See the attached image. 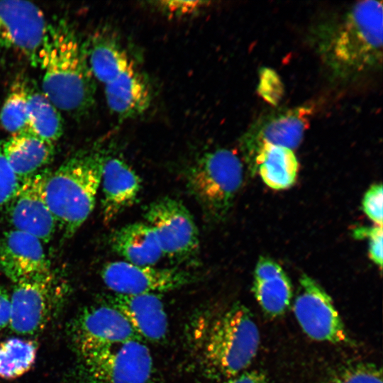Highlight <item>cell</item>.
<instances>
[{
	"label": "cell",
	"instance_id": "cell-1",
	"mask_svg": "<svg viewBox=\"0 0 383 383\" xmlns=\"http://www.w3.org/2000/svg\"><path fill=\"white\" fill-rule=\"evenodd\" d=\"M309 39L334 81L353 82L379 69L382 1H358L321 18L311 28Z\"/></svg>",
	"mask_w": 383,
	"mask_h": 383
},
{
	"label": "cell",
	"instance_id": "cell-2",
	"mask_svg": "<svg viewBox=\"0 0 383 383\" xmlns=\"http://www.w3.org/2000/svg\"><path fill=\"white\" fill-rule=\"evenodd\" d=\"M42 91L60 110L80 116L95 103L96 84L85 44L65 20L49 23L38 53Z\"/></svg>",
	"mask_w": 383,
	"mask_h": 383
},
{
	"label": "cell",
	"instance_id": "cell-3",
	"mask_svg": "<svg viewBox=\"0 0 383 383\" xmlns=\"http://www.w3.org/2000/svg\"><path fill=\"white\" fill-rule=\"evenodd\" d=\"M107 153L99 148L81 150L47 180L46 200L66 238L77 233L94 209Z\"/></svg>",
	"mask_w": 383,
	"mask_h": 383
},
{
	"label": "cell",
	"instance_id": "cell-4",
	"mask_svg": "<svg viewBox=\"0 0 383 383\" xmlns=\"http://www.w3.org/2000/svg\"><path fill=\"white\" fill-rule=\"evenodd\" d=\"M204 363L226 379L246 370L260 345V332L250 310L235 304L205 326L199 338Z\"/></svg>",
	"mask_w": 383,
	"mask_h": 383
},
{
	"label": "cell",
	"instance_id": "cell-5",
	"mask_svg": "<svg viewBox=\"0 0 383 383\" xmlns=\"http://www.w3.org/2000/svg\"><path fill=\"white\" fill-rule=\"evenodd\" d=\"M243 164L231 150L216 148L200 154L186 170L187 187L206 219H225L240 189Z\"/></svg>",
	"mask_w": 383,
	"mask_h": 383
},
{
	"label": "cell",
	"instance_id": "cell-6",
	"mask_svg": "<svg viewBox=\"0 0 383 383\" xmlns=\"http://www.w3.org/2000/svg\"><path fill=\"white\" fill-rule=\"evenodd\" d=\"M76 383H150L153 361L139 339L115 344L79 357Z\"/></svg>",
	"mask_w": 383,
	"mask_h": 383
},
{
	"label": "cell",
	"instance_id": "cell-7",
	"mask_svg": "<svg viewBox=\"0 0 383 383\" xmlns=\"http://www.w3.org/2000/svg\"><path fill=\"white\" fill-rule=\"evenodd\" d=\"M143 216L145 222L154 231L164 256L186 262L198 255V228L182 201L170 196L161 197L145 206Z\"/></svg>",
	"mask_w": 383,
	"mask_h": 383
},
{
	"label": "cell",
	"instance_id": "cell-8",
	"mask_svg": "<svg viewBox=\"0 0 383 383\" xmlns=\"http://www.w3.org/2000/svg\"><path fill=\"white\" fill-rule=\"evenodd\" d=\"M58 284L52 270L14 284L9 323L13 332L34 335L44 329L60 301Z\"/></svg>",
	"mask_w": 383,
	"mask_h": 383
},
{
	"label": "cell",
	"instance_id": "cell-9",
	"mask_svg": "<svg viewBox=\"0 0 383 383\" xmlns=\"http://www.w3.org/2000/svg\"><path fill=\"white\" fill-rule=\"evenodd\" d=\"M68 329L79 357L115 344L141 340L125 316L111 304L84 308Z\"/></svg>",
	"mask_w": 383,
	"mask_h": 383
},
{
	"label": "cell",
	"instance_id": "cell-10",
	"mask_svg": "<svg viewBox=\"0 0 383 383\" xmlns=\"http://www.w3.org/2000/svg\"><path fill=\"white\" fill-rule=\"evenodd\" d=\"M313 107L279 108L260 116L242 135L240 145L249 167L264 143L291 150L301 143Z\"/></svg>",
	"mask_w": 383,
	"mask_h": 383
},
{
	"label": "cell",
	"instance_id": "cell-11",
	"mask_svg": "<svg viewBox=\"0 0 383 383\" xmlns=\"http://www.w3.org/2000/svg\"><path fill=\"white\" fill-rule=\"evenodd\" d=\"M295 317L311 339L343 343L348 334L329 294L306 274L299 279V288L294 303Z\"/></svg>",
	"mask_w": 383,
	"mask_h": 383
},
{
	"label": "cell",
	"instance_id": "cell-12",
	"mask_svg": "<svg viewBox=\"0 0 383 383\" xmlns=\"http://www.w3.org/2000/svg\"><path fill=\"white\" fill-rule=\"evenodd\" d=\"M51 172L45 168L24 179L6 204V215L13 229L30 234L45 243L52 240L57 227L45 195Z\"/></svg>",
	"mask_w": 383,
	"mask_h": 383
},
{
	"label": "cell",
	"instance_id": "cell-13",
	"mask_svg": "<svg viewBox=\"0 0 383 383\" xmlns=\"http://www.w3.org/2000/svg\"><path fill=\"white\" fill-rule=\"evenodd\" d=\"M49 23L43 11L26 1H0V49L17 52L37 66Z\"/></svg>",
	"mask_w": 383,
	"mask_h": 383
},
{
	"label": "cell",
	"instance_id": "cell-14",
	"mask_svg": "<svg viewBox=\"0 0 383 383\" xmlns=\"http://www.w3.org/2000/svg\"><path fill=\"white\" fill-rule=\"evenodd\" d=\"M101 277L110 290L119 295L159 294L180 289L195 279L182 269L140 266L126 261L106 263Z\"/></svg>",
	"mask_w": 383,
	"mask_h": 383
},
{
	"label": "cell",
	"instance_id": "cell-15",
	"mask_svg": "<svg viewBox=\"0 0 383 383\" xmlns=\"http://www.w3.org/2000/svg\"><path fill=\"white\" fill-rule=\"evenodd\" d=\"M0 270L16 284L49 272L51 267L38 238L11 229L0 235Z\"/></svg>",
	"mask_w": 383,
	"mask_h": 383
},
{
	"label": "cell",
	"instance_id": "cell-16",
	"mask_svg": "<svg viewBox=\"0 0 383 383\" xmlns=\"http://www.w3.org/2000/svg\"><path fill=\"white\" fill-rule=\"evenodd\" d=\"M100 187L102 219L105 224H109L134 204L141 190L142 182L124 160L108 152Z\"/></svg>",
	"mask_w": 383,
	"mask_h": 383
},
{
	"label": "cell",
	"instance_id": "cell-17",
	"mask_svg": "<svg viewBox=\"0 0 383 383\" xmlns=\"http://www.w3.org/2000/svg\"><path fill=\"white\" fill-rule=\"evenodd\" d=\"M111 304L125 316L141 340L159 342L165 338L167 316L159 294H115Z\"/></svg>",
	"mask_w": 383,
	"mask_h": 383
},
{
	"label": "cell",
	"instance_id": "cell-18",
	"mask_svg": "<svg viewBox=\"0 0 383 383\" xmlns=\"http://www.w3.org/2000/svg\"><path fill=\"white\" fill-rule=\"evenodd\" d=\"M104 94L110 111L120 121L143 114L152 99L151 86L137 67L104 85Z\"/></svg>",
	"mask_w": 383,
	"mask_h": 383
},
{
	"label": "cell",
	"instance_id": "cell-19",
	"mask_svg": "<svg viewBox=\"0 0 383 383\" xmlns=\"http://www.w3.org/2000/svg\"><path fill=\"white\" fill-rule=\"evenodd\" d=\"M252 289L260 306L270 316L282 315L290 305L291 282L282 267L270 257H260Z\"/></svg>",
	"mask_w": 383,
	"mask_h": 383
},
{
	"label": "cell",
	"instance_id": "cell-20",
	"mask_svg": "<svg viewBox=\"0 0 383 383\" xmlns=\"http://www.w3.org/2000/svg\"><path fill=\"white\" fill-rule=\"evenodd\" d=\"M54 143L26 129L3 143L4 156L21 182L45 169L54 156Z\"/></svg>",
	"mask_w": 383,
	"mask_h": 383
},
{
	"label": "cell",
	"instance_id": "cell-21",
	"mask_svg": "<svg viewBox=\"0 0 383 383\" xmlns=\"http://www.w3.org/2000/svg\"><path fill=\"white\" fill-rule=\"evenodd\" d=\"M112 250L127 262L155 266L164 256L152 228L145 222H136L115 230L109 238Z\"/></svg>",
	"mask_w": 383,
	"mask_h": 383
},
{
	"label": "cell",
	"instance_id": "cell-22",
	"mask_svg": "<svg viewBox=\"0 0 383 383\" xmlns=\"http://www.w3.org/2000/svg\"><path fill=\"white\" fill-rule=\"evenodd\" d=\"M85 48L92 75L104 86L136 67L118 40L110 34H95Z\"/></svg>",
	"mask_w": 383,
	"mask_h": 383
},
{
	"label": "cell",
	"instance_id": "cell-23",
	"mask_svg": "<svg viewBox=\"0 0 383 383\" xmlns=\"http://www.w3.org/2000/svg\"><path fill=\"white\" fill-rule=\"evenodd\" d=\"M299 163L292 150L264 143L257 152L251 172L257 170L270 188L280 190L291 187L296 180Z\"/></svg>",
	"mask_w": 383,
	"mask_h": 383
},
{
	"label": "cell",
	"instance_id": "cell-24",
	"mask_svg": "<svg viewBox=\"0 0 383 383\" xmlns=\"http://www.w3.org/2000/svg\"><path fill=\"white\" fill-rule=\"evenodd\" d=\"M28 130L54 143L63 133V120L60 110L42 91L30 87L28 99Z\"/></svg>",
	"mask_w": 383,
	"mask_h": 383
},
{
	"label": "cell",
	"instance_id": "cell-25",
	"mask_svg": "<svg viewBox=\"0 0 383 383\" xmlns=\"http://www.w3.org/2000/svg\"><path fill=\"white\" fill-rule=\"evenodd\" d=\"M37 348L30 340L12 338L0 343V377L13 379L26 373L33 365Z\"/></svg>",
	"mask_w": 383,
	"mask_h": 383
},
{
	"label": "cell",
	"instance_id": "cell-26",
	"mask_svg": "<svg viewBox=\"0 0 383 383\" xmlns=\"http://www.w3.org/2000/svg\"><path fill=\"white\" fill-rule=\"evenodd\" d=\"M30 87L24 79L16 80L0 111V123L11 135L28 129V99Z\"/></svg>",
	"mask_w": 383,
	"mask_h": 383
},
{
	"label": "cell",
	"instance_id": "cell-27",
	"mask_svg": "<svg viewBox=\"0 0 383 383\" xmlns=\"http://www.w3.org/2000/svg\"><path fill=\"white\" fill-rule=\"evenodd\" d=\"M326 383H382V369L370 362H355L343 366Z\"/></svg>",
	"mask_w": 383,
	"mask_h": 383
},
{
	"label": "cell",
	"instance_id": "cell-28",
	"mask_svg": "<svg viewBox=\"0 0 383 383\" xmlns=\"http://www.w3.org/2000/svg\"><path fill=\"white\" fill-rule=\"evenodd\" d=\"M20 183L4 156L3 142L0 138V208L7 204Z\"/></svg>",
	"mask_w": 383,
	"mask_h": 383
},
{
	"label": "cell",
	"instance_id": "cell-29",
	"mask_svg": "<svg viewBox=\"0 0 383 383\" xmlns=\"http://www.w3.org/2000/svg\"><path fill=\"white\" fill-rule=\"evenodd\" d=\"M382 186L372 185L365 193L362 199V209L367 216L376 225L382 226Z\"/></svg>",
	"mask_w": 383,
	"mask_h": 383
},
{
	"label": "cell",
	"instance_id": "cell-30",
	"mask_svg": "<svg viewBox=\"0 0 383 383\" xmlns=\"http://www.w3.org/2000/svg\"><path fill=\"white\" fill-rule=\"evenodd\" d=\"M156 6L167 15L182 17L194 14L206 6L204 1H160Z\"/></svg>",
	"mask_w": 383,
	"mask_h": 383
},
{
	"label": "cell",
	"instance_id": "cell-31",
	"mask_svg": "<svg viewBox=\"0 0 383 383\" xmlns=\"http://www.w3.org/2000/svg\"><path fill=\"white\" fill-rule=\"evenodd\" d=\"M357 237H366L369 239V253L370 258L380 267L382 265V226L376 225L372 228H360L356 229Z\"/></svg>",
	"mask_w": 383,
	"mask_h": 383
},
{
	"label": "cell",
	"instance_id": "cell-32",
	"mask_svg": "<svg viewBox=\"0 0 383 383\" xmlns=\"http://www.w3.org/2000/svg\"><path fill=\"white\" fill-rule=\"evenodd\" d=\"M259 91L270 102H276L279 98L281 82L275 73L270 70H263L261 73Z\"/></svg>",
	"mask_w": 383,
	"mask_h": 383
},
{
	"label": "cell",
	"instance_id": "cell-33",
	"mask_svg": "<svg viewBox=\"0 0 383 383\" xmlns=\"http://www.w3.org/2000/svg\"><path fill=\"white\" fill-rule=\"evenodd\" d=\"M11 314V294L0 285V331L10 323Z\"/></svg>",
	"mask_w": 383,
	"mask_h": 383
},
{
	"label": "cell",
	"instance_id": "cell-34",
	"mask_svg": "<svg viewBox=\"0 0 383 383\" xmlns=\"http://www.w3.org/2000/svg\"><path fill=\"white\" fill-rule=\"evenodd\" d=\"M226 383H270V382L262 372L254 370H245L227 379Z\"/></svg>",
	"mask_w": 383,
	"mask_h": 383
}]
</instances>
